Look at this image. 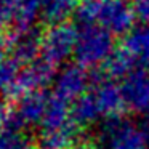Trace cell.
I'll return each instance as SVG.
<instances>
[{
	"label": "cell",
	"mask_w": 149,
	"mask_h": 149,
	"mask_svg": "<svg viewBox=\"0 0 149 149\" xmlns=\"http://www.w3.org/2000/svg\"><path fill=\"white\" fill-rule=\"evenodd\" d=\"M101 149H149L141 125L127 117H114L103 122L100 130Z\"/></svg>",
	"instance_id": "5b68a950"
},
{
	"label": "cell",
	"mask_w": 149,
	"mask_h": 149,
	"mask_svg": "<svg viewBox=\"0 0 149 149\" xmlns=\"http://www.w3.org/2000/svg\"><path fill=\"white\" fill-rule=\"evenodd\" d=\"M79 29L69 23L52 24L42 34L40 42V59L58 69L71 56H74Z\"/></svg>",
	"instance_id": "52a82bcc"
},
{
	"label": "cell",
	"mask_w": 149,
	"mask_h": 149,
	"mask_svg": "<svg viewBox=\"0 0 149 149\" xmlns=\"http://www.w3.org/2000/svg\"><path fill=\"white\" fill-rule=\"evenodd\" d=\"M80 112L88 122L109 120L125 111L120 85L111 79H96L79 101Z\"/></svg>",
	"instance_id": "3957f363"
},
{
	"label": "cell",
	"mask_w": 149,
	"mask_h": 149,
	"mask_svg": "<svg viewBox=\"0 0 149 149\" xmlns=\"http://www.w3.org/2000/svg\"><path fill=\"white\" fill-rule=\"evenodd\" d=\"M133 8L136 19L144 26H149V0H133Z\"/></svg>",
	"instance_id": "2e32d148"
},
{
	"label": "cell",
	"mask_w": 149,
	"mask_h": 149,
	"mask_svg": "<svg viewBox=\"0 0 149 149\" xmlns=\"http://www.w3.org/2000/svg\"><path fill=\"white\" fill-rule=\"evenodd\" d=\"M43 15V0H0V37L34 29Z\"/></svg>",
	"instance_id": "8992f818"
},
{
	"label": "cell",
	"mask_w": 149,
	"mask_h": 149,
	"mask_svg": "<svg viewBox=\"0 0 149 149\" xmlns=\"http://www.w3.org/2000/svg\"><path fill=\"white\" fill-rule=\"evenodd\" d=\"M72 149H101L100 144H95V143H88V141H84L80 144H75Z\"/></svg>",
	"instance_id": "ac0fdd59"
},
{
	"label": "cell",
	"mask_w": 149,
	"mask_h": 149,
	"mask_svg": "<svg viewBox=\"0 0 149 149\" xmlns=\"http://www.w3.org/2000/svg\"><path fill=\"white\" fill-rule=\"evenodd\" d=\"M56 71H58L56 68L50 66L48 63H45L40 58L27 66H23L18 71L16 79H15L8 95L15 100H19L29 93L43 91L52 82H55L56 75H58Z\"/></svg>",
	"instance_id": "ba28073f"
},
{
	"label": "cell",
	"mask_w": 149,
	"mask_h": 149,
	"mask_svg": "<svg viewBox=\"0 0 149 149\" xmlns=\"http://www.w3.org/2000/svg\"><path fill=\"white\" fill-rule=\"evenodd\" d=\"M48 100H50V93H47L45 90L29 93L26 96L19 98L16 106V116L21 127L42 125V120L47 112V106H48Z\"/></svg>",
	"instance_id": "8fae6325"
},
{
	"label": "cell",
	"mask_w": 149,
	"mask_h": 149,
	"mask_svg": "<svg viewBox=\"0 0 149 149\" xmlns=\"http://www.w3.org/2000/svg\"><path fill=\"white\" fill-rule=\"evenodd\" d=\"M80 24H93L114 36H125L136 19L133 2L128 0H82L75 11Z\"/></svg>",
	"instance_id": "6da1fadb"
},
{
	"label": "cell",
	"mask_w": 149,
	"mask_h": 149,
	"mask_svg": "<svg viewBox=\"0 0 149 149\" xmlns=\"http://www.w3.org/2000/svg\"><path fill=\"white\" fill-rule=\"evenodd\" d=\"M13 128L23 130L19 120H18V116H16V107L0 101V132L13 130Z\"/></svg>",
	"instance_id": "9a60e30c"
},
{
	"label": "cell",
	"mask_w": 149,
	"mask_h": 149,
	"mask_svg": "<svg viewBox=\"0 0 149 149\" xmlns=\"http://www.w3.org/2000/svg\"><path fill=\"white\" fill-rule=\"evenodd\" d=\"M77 29L75 63L85 69L106 66L117 48L114 43V34L93 24H80Z\"/></svg>",
	"instance_id": "277c9868"
},
{
	"label": "cell",
	"mask_w": 149,
	"mask_h": 149,
	"mask_svg": "<svg viewBox=\"0 0 149 149\" xmlns=\"http://www.w3.org/2000/svg\"><path fill=\"white\" fill-rule=\"evenodd\" d=\"M139 125H141L143 132H144L146 138H148V141H149V111L144 114V116H143V119H141V122H139Z\"/></svg>",
	"instance_id": "e0dca14e"
},
{
	"label": "cell",
	"mask_w": 149,
	"mask_h": 149,
	"mask_svg": "<svg viewBox=\"0 0 149 149\" xmlns=\"http://www.w3.org/2000/svg\"><path fill=\"white\" fill-rule=\"evenodd\" d=\"M106 68L111 75L119 79L136 69H149V26L141 24L128 31Z\"/></svg>",
	"instance_id": "7a4b0ae2"
},
{
	"label": "cell",
	"mask_w": 149,
	"mask_h": 149,
	"mask_svg": "<svg viewBox=\"0 0 149 149\" xmlns=\"http://www.w3.org/2000/svg\"><path fill=\"white\" fill-rule=\"evenodd\" d=\"M18 71H19V69H18V64L10 58V55L0 47V95H3V93L8 95L15 79H16Z\"/></svg>",
	"instance_id": "5bb4252c"
},
{
	"label": "cell",
	"mask_w": 149,
	"mask_h": 149,
	"mask_svg": "<svg viewBox=\"0 0 149 149\" xmlns=\"http://www.w3.org/2000/svg\"><path fill=\"white\" fill-rule=\"evenodd\" d=\"M0 149H36L31 136L21 128L0 132Z\"/></svg>",
	"instance_id": "4fadbf2b"
},
{
	"label": "cell",
	"mask_w": 149,
	"mask_h": 149,
	"mask_svg": "<svg viewBox=\"0 0 149 149\" xmlns=\"http://www.w3.org/2000/svg\"><path fill=\"white\" fill-rule=\"evenodd\" d=\"M82 0H43V15L42 18L52 24L64 23V19L77 11Z\"/></svg>",
	"instance_id": "7c38bea8"
},
{
	"label": "cell",
	"mask_w": 149,
	"mask_h": 149,
	"mask_svg": "<svg viewBox=\"0 0 149 149\" xmlns=\"http://www.w3.org/2000/svg\"><path fill=\"white\" fill-rule=\"evenodd\" d=\"M91 84L93 82L90 79L88 69L79 64L66 66L61 72H58L55 82H53L52 95H55L56 98L72 106L75 101H79L87 93Z\"/></svg>",
	"instance_id": "9c48e42d"
},
{
	"label": "cell",
	"mask_w": 149,
	"mask_h": 149,
	"mask_svg": "<svg viewBox=\"0 0 149 149\" xmlns=\"http://www.w3.org/2000/svg\"><path fill=\"white\" fill-rule=\"evenodd\" d=\"M125 111L144 116L149 111V69H136L120 79Z\"/></svg>",
	"instance_id": "30bf717a"
}]
</instances>
